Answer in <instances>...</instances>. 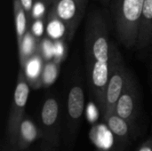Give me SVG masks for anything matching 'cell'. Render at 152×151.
<instances>
[{
	"label": "cell",
	"instance_id": "obj_1",
	"mask_svg": "<svg viewBox=\"0 0 152 151\" xmlns=\"http://www.w3.org/2000/svg\"><path fill=\"white\" fill-rule=\"evenodd\" d=\"M111 43L107 19L99 11L89 12L85 33L86 76L91 94L102 114L110 75Z\"/></svg>",
	"mask_w": 152,
	"mask_h": 151
},
{
	"label": "cell",
	"instance_id": "obj_2",
	"mask_svg": "<svg viewBox=\"0 0 152 151\" xmlns=\"http://www.w3.org/2000/svg\"><path fill=\"white\" fill-rule=\"evenodd\" d=\"M80 69L72 71L68 80L62 108L61 141L66 150L72 151L82 124L85 111V90Z\"/></svg>",
	"mask_w": 152,
	"mask_h": 151
},
{
	"label": "cell",
	"instance_id": "obj_3",
	"mask_svg": "<svg viewBox=\"0 0 152 151\" xmlns=\"http://www.w3.org/2000/svg\"><path fill=\"white\" fill-rule=\"evenodd\" d=\"M145 0H111V19L119 42L126 48L136 46Z\"/></svg>",
	"mask_w": 152,
	"mask_h": 151
},
{
	"label": "cell",
	"instance_id": "obj_4",
	"mask_svg": "<svg viewBox=\"0 0 152 151\" xmlns=\"http://www.w3.org/2000/svg\"><path fill=\"white\" fill-rule=\"evenodd\" d=\"M40 138L54 149L61 142L62 108L56 94L49 93L42 105L40 111Z\"/></svg>",
	"mask_w": 152,
	"mask_h": 151
},
{
	"label": "cell",
	"instance_id": "obj_5",
	"mask_svg": "<svg viewBox=\"0 0 152 151\" xmlns=\"http://www.w3.org/2000/svg\"><path fill=\"white\" fill-rule=\"evenodd\" d=\"M127 72L128 69L126 67L123 56L118 46L112 42L109 81L106 89L104 110L102 114L104 120L107 117L115 112L116 105L125 86Z\"/></svg>",
	"mask_w": 152,
	"mask_h": 151
},
{
	"label": "cell",
	"instance_id": "obj_6",
	"mask_svg": "<svg viewBox=\"0 0 152 151\" xmlns=\"http://www.w3.org/2000/svg\"><path fill=\"white\" fill-rule=\"evenodd\" d=\"M29 90L30 86L28 85L25 72L24 70L20 69L18 75L13 99L7 121L6 139L8 150L6 151H12L15 147L19 128L24 119V113L29 96Z\"/></svg>",
	"mask_w": 152,
	"mask_h": 151
},
{
	"label": "cell",
	"instance_id": "obj_7",
	"mask_svg": "<svg viewBox=\"0 0 152 151\" xmlns=\"http://www.w3.org/2000/svg\"><path fill=\"white\" fill-rule=\"evenodd\" d=\"M88 0H55L51 10L63 22L67 29V40L71 41L83 19Z\"/></svg>",
	"mask_w": 152,
	"mask_h": 151
},
{
	"label": "cell",
	"instance_id": "obj_8",
	"mask_svg": "<svg viewBox=\"0 0 152 151\" xmlns=\"http://www.w3.org/2000/svg\"><path fill=\"white\" fill-rule=\"evenodd\" d=\"M139 89L134 76L128 70L123 92L116 105L115 113L127 121L132 126L139 111Z\"/></svg>",
	"mask_w": 152,
	"mask_h": 151
},
{
	"label": "cell",
	"instance_id": "obj_9",
	"mask_svg": "<svg viewBox=\"0 0 152 151\" xmlns=\"http://www.w3.org/2000/svg\"><path fill=\"white\" fill-rule=\"evenodd\" d=\"M38 138H40L39 127L30 118L24 117L20 125L16 144L12 151L29 150L31 145Z\"/></svg>",
	"mask_w": 152,
	"mask_h": 151
},
{
	"label": "cell",
	"instance_id": "obj_10",
	"mask_svg": "<svg viewBox=\"0 0 152 151\" xmlns=\"http://www.w3.org/2000/svg\"><path fill=\"white\" fill-rule=\"evenodd\" d=\"M151 44L152 0H145L139 25V35L136 47L138 49H144Z\"/></svg>",
	"mask_w": 152,
	"mask_h": 151
},
{
	"label": "cell",
	"instance_id": "obj_11",
	"mask_svg": "<svg viewBox=\"0 0 152 151\" xmlns=\"http://www.w3.org/2000/svg\"><path fill=\"white\" fill-rule=\"evenodd\" d=\"M106 125H108L110 132L117 137L119 141H128L131 133L132 125L118 116L115 112L110 114L105 119Z\"/></svg>",
	"mask_w": 152,
	"mask_h": 151
},
{
	"label": "cell",
	"instance_id": "obj_12",
	"mask_svg": "<svg viewBox=\"0 0 152 151\" xmlns=\"http://www.w3.org/2000/svg\"><path fill=\"white\" fill-rule=\"evenodd\" d=\"M44 58L41 53H37L31 58L28 60L25 64V67L22 69L26 72V77L30 80L32 83L36 81V85H39L42 84V77L44 72Z\"/></svg>",
	"mask_w": 152,
	"mask_h": 151
},
{
	"label": "cell",
	"instance_id": "obj_13",
	"mask_svg": "<svg viewBox=\"0 0 152 151\" xmlns=\"http://www.w3.org/2000/svg\"><path fill=\"white\" fill-rule=\"evenodd\" d=\"M13 15L18 48H20L26 33L29 30L28 29L27 12L23 9L20 0H13Z\"/></svg>",
	"mask_w": 152,
	"mask_h": 151
},
{
	"label": "cell",
	"instance_id": "obj_14",
	"mask_svg": "<svg viewBox=\"0 0 152 151\" xmlns=\"http://www.w3.org/2000/svg\"><path fill=\"white\" fill-rule=\"evenodd\" d=\"M37 53V44L36 40V36L28 30L22 41L20 47L19 48V55H20V62L21 69L25 67L26 62L29 58H31L34 54Z\"/></svg>",
	"mask_w": 152,
	"mask_h": 151
},
{
	"label": "cell",
	"instance_id": "obj_15",
	"mask_svg": "<svg viewBox=\"0 0 152 151\" xmlns=\"http://www.w3.org/2000/svg\"><path fill=\"white\" fill-rule=\"evenodd\" d=\"M46 32L50 39L61 40L62 37L67 38V29L63 22L55 15V13L50 10L47 15Z\"/></svg>",
	"mask_w": 152,
	"mask_h": 151
},
{
	"label": "cell",
	"instance_id": "obj_16",
	"mask_svg": "<svg viewBox=\"0 0 152 151\" xmlns=\"http://www.w3.org/2000/svg\"><path fill=\"white\" fill-rule=\"evenodd\" d=\"M46 4H48L43 0H37L34 3L32 11L30 13V17L34 20H43L45 13L46 12Z\"/></svg>",
	"mask_w": 152,
	"mask_h": 151
},
{
	"label": "cell",
	"instance_id": "obj_17",
	"mask_svg": "<svg viewBox=\"0 0 152 151\" xmlns=\"http://www.w3.org/2000/svg\"><path fill=\"white\" fill-rule=\"evenodd\" d=\"M39 48L41 50V55L45 60H49L54 55V43L49 38H44L41 41Z\"/></svg>",
	"mask_w": 152,
	"mask_h": 151
},
{
	"label": "cell",
	"instance_id": "obj_18",
	"mask_svg": "<svg viewBox=\"0 0 152 151\" xmlns=\"http://www.w3.org/2000/svg\"><path fill=\"white\" fill-rule=\"evenodd\" d=\"M30 31L36 37L41 36L45 31L44 20H35L31 25V30Z\"/></svg>",
	"mask_w": 152,
	"mask_h": 151
},
{
	"label": "cell",
	"instance_id": "obj_19",
	"mask_svg": "<svg viewBox=\"0 0 152 151\" xmlns=\"http://www.w3.org/2000/svg\"><path fill=\"white\" fill-rule=\"evenodd\" d=\"M65 53V44L64 42L61 40H56L54 42V56L58 59H61Z\"/></svg>",
	"mask_w": 152,
	"mask_h": 151
},
{
	"label": "cell",
	"instance_id": "obj_20",
	"mask_svg": "<svg viewBox=\"0 0 152 151\" xmlns=\"http://www.w3.org/2000/svg\"><path fill=\"white\" fill-rule=\"evenodd\" d=\"M57 149H54L53 147H51L49 144H47L46 142H43L41 140V142H39L37 147H35L32 150L29 151H55Z\"/></svg>",
	"mask_w": 152,
	"mask_h": 151
},
{
	"label": "cell",
	"instance_id": "obj_21",
	"mask_svg": "<svg viewBox=\"0 0 152 151\" xmlns=\"http://www.w3.org/2000/svg\"><path fill=\"white\" fill-rule=\"evenodd\" d=\"M20 4H21L23 9L25 10L27 14H28V16H29L31 13V11H32L33 5H34L33 0H20Z\"/></svg>",
	"mask_w": 152,
	"mask_h": 151
},
{
	"label": "cell",
	"instance_id": "obj_22",
	"mask_svg": "<svg viewBox=\"0 0 152 151\" xmlns=\"http://www.w3.org/2000/svg\"><path fill=\"white\" fill-rule=\"evenodd\" d=\"M137 151H152V139L145 142Z\"/></svg>",
	"mask_w": 152,
	"mask_h": 151
},
{
	"label": "cell",
	"instance_id": "obj_23",
	"mask_svg": "<svg viewBox=\"0 0 152 151\" xmlns=\"http://www.w3.org/2000/svg\"><path fill=\"white\" fill-rule=\"evenodd\" d=\"M43 1H45V2L47 3V4H53V1H52V0H43Z\"/></svg>",
	"mask_w": 152,
	"mask_h": 151
},
{
	"label": "cell",
	"instance_id": "obj_24",
	"mask_svg": "<svg viewBox=\"0 0 152 151\" xmlns=\"http://www.w3.org/2000/svg\"><path fill=\"white\" fill-rule=\"evenodd\" d=\"M151 85H152V63H151Z\"/></svg>",
	"mask_w": 152,
	"mask_h": 151
},
{
	"label": "cell",
	"instance_id": "obj_25",
	"mask_svg": "<svg viewBox=\"0 0 152 151\" xmlns=\"http://www.w3.org/2000/svg\"><path fill=\"white\" fill-rule=\"evenodd\" d=\"M102 1H103V2H105V1H108V0H102Z\"/></svg>",
	"mask_w": 152,
	"mask_h": 151
},
{
	"label": "cell",
	"instance_id": "obj_26",
	"mask_svg": "<svg viewBox=\"0 0 152 151\" xmlns=\"http://www.w3.org/2000/svg\"><path fill=\"white\" fill-rule=\"evenodd\" d=\"M52 1H53V2H54V1H55V0H52Z\"/></svg>",
	"mask_w": 152,
	"mask_h": 151
},
{
	"label": "cell",
	"instance_id": "obj_27",
	"mask_svg": "<svg viewBox=\"0 0 152 151\" xmlns=\"http://www.w3.org/2000/svg\"><path fill=\"white\" fill-rule=\"evenodd\" d=\"M29 150H28V151H29Z\"/></svg>",
	"mask_w": 152,
	"mask_h": 151
},
{
	"label": "cell",
	"instance_id": "obj_28",
	"mask_svg": "<svg viewBox=\"0 0 152 151\" xmlns=\"http://www.w3.org/2000/svg\"><path fill=\"white\" fill-rule=\"evenodd\" d=\"M3 151H5V150H3Z\"/></svg>",
	"mask_w": 152,
	"mask_h": 151
}]
</instances>
